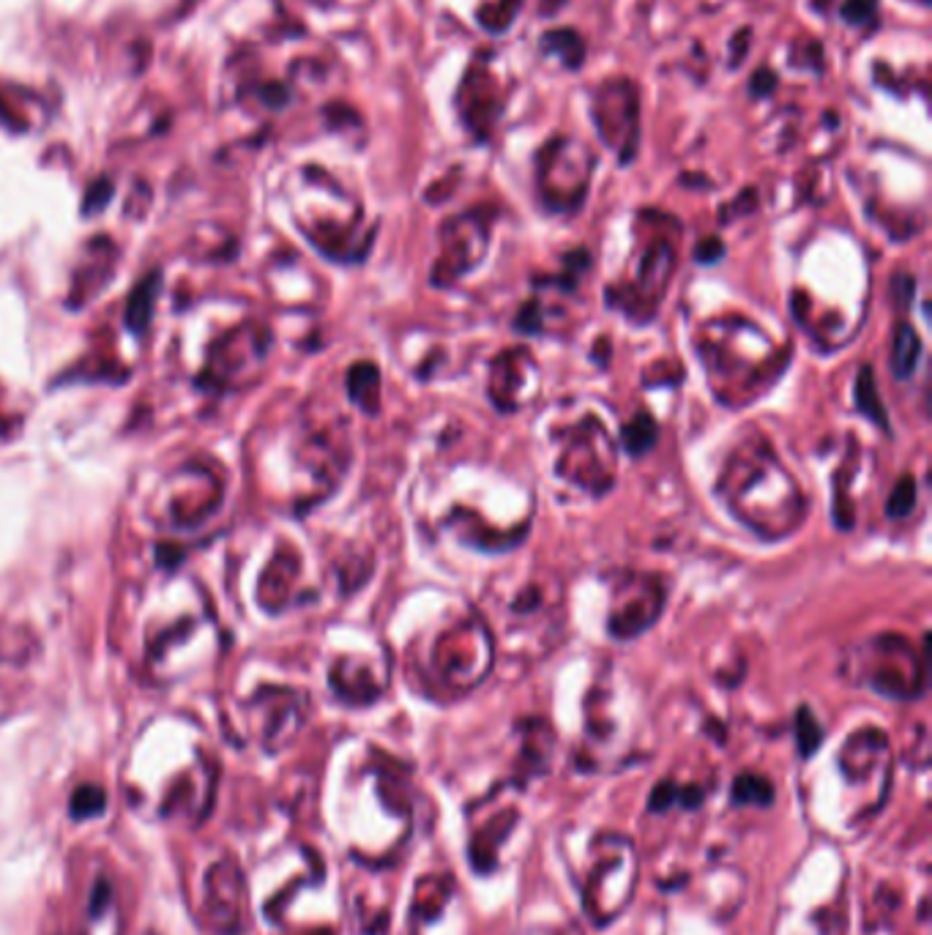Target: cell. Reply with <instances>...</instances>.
<instances>
[{
	"instance_id": "4",
	"label": "cell",
	"mask_w": 932,
	"mask_h": 935,
	"mask_svg": "<svg viewBox=\"0 0 932 935\" xmlns=\"http://www.w3.org/2000/svg\"><path fill=\"white\" fill-rule=\"evenodd\" d=\"M156 287H159V277H148L145 282H140V287L135 290L132 301H128V309H126V323L128 329L135 331H143L148 317H151V307H153V299H156Z\"/></svg>"
},
{
	"instance_id": "6",
	"label": "cell",
	"mask_w": 932,
	"mask_h": 935,
	"mask_svg": "<svg viewBox=\"0 0 932 935\" xmlns=\"http://www.w3.org/2000/svg\"><path fill=\"white\" fill-rule=\"evenodd\" d=\"M856 400H858L861 413H866V416L873 418V422H878V427L889 430V425H886V413H883V408L878 405V392H875V380H873V370H870V367L861 370V375H858Z\"/></svg>"
},
{
	"instance_id": "13",
	"label": "cell",
	"mask_w": 932,
	"mask_h": 935,
	"mask_svg": "<svg viewBox=\"0 0 932 935\" xmlns=\"http://www.w3.org/2000/svg\"><path fill=\"white\" fill-rule=\"evenodd\" d=\"M722 252H725L722 241H719V238H709V241L700 244L697 261H700V263H714V261H719V257H722Z\"/></svg>"
},
{
	"instance_id": "11",
	"label": "cell",
	"mask_w": 932,
	"mask_h": 935,
	"mask_svg": "<svg viewBox=\"0 0 932 935\" xmlns=\"http://www.w3.org/2000/svg\"><path fill=\"white\" fill-rule=\"evenodd\" d=\"M875 12H878V0H845L843 19L850 25H861L866 19H873Z\"/></svg>"
},
{
	"instance_id": "9",
	"label": "cell",
	"mask_w": 932,
	"mask_h": 935,
	"mask_svg": "<svg viewBox=\"0 0 932 935\" xmlns=\"http://www.w3.org/2000/svg\"><path fill=\"white\" fill-rule=\"evenodd\" d=\"M771 796H774V791H771L768 780L763 777H755V774H744L742 780L735 783L733 788V801H760V804H768Z\"/></svg>"
},
{
	"instance_id": "2",
	"label": "cell",
	"mask_w": 932,
	"mask_h": 935,
	"mask_svg": "<svg viewBox=\"0 0 932 935\" xmlns=\"http://www.w3.org/2000/svg\"><path fill=\"white\" fill-rule=\"evenodd\" d=\"M919 359H921V339L916 337V331L911 326H899L897 334H894V345H891L894 375L899 380H905L908 375H913Z\"/></svg>"
},
{
	"instance_id": "5",
	"label": "cell",
	"mask_w": 932,
	"mask_h": 935,
	"mask_svg": "<svg viewBox=\"0 0 932 935\" xmlns=\"http://www.w3.org/2000/svg\"><path fill=\"white\" fill-rule=\"evenodd\" d=\"M656 440V425L651 416H637L632 425L624 427V448L629 451V455H642V451H649Z\"/></svg>"
},
{
	"instance_id": "14",
	"label": "cell",
	"mask_w": 932,
	"mask_h": 935,
	"mask_svg": "<svg viewBox=\"0 0 932 935\" xmlns=\"http://www.w3.org/2000/svg\"><path fill=\"white\" fill-rule=\"evenodd\" d=\"M110 902V886L107 881H99L96 884V892H93V906H90V914H99L105 906Z\"/></svg>"
},
{
	"instance_id": "1",
	"label": "cell",
	"mask_w": 932,
	"mask_h": 935,
	"mask_svg": "<svg viewBox=\"0 0 932 935\" xmlns=\"http://www.w3.org/2000/svg\"><path fill=\"white\" fill-rule=\"evenodd\" d=\"M206 914L219 935H236L244 914V881L230 859L216 861L206 873Z\"/></svg>"
},
{
	"instance_id": "10",
	"label": "cell",
	"mask_w": 932,
	"mask_h": 935,
	"mask_svg": "<svg viewBox=\"0 0 932 935\" xmlns=\"http://www.w3.org/2000/svg\"><path fill=\"white\" fill-rule=\"evenodd\" d=\"M820 738H823V730L815 722V717L810 714V708H801L798 712V747H801V752L812 755L815 747L820 744Z\"/></svg>"
},
{
	"instance_id": "8",
	"label": "cell",
	"mask_w": 932,
	"mask_h": 935,
	"mask_svg": "<svg viewBox=\"0 0 932 935\" xmlns=\"http://www.w3.org/2000/svg\"><path fill=\"white\" fill-rule=\"evenodd\" d=\"M913 506H916V481H913V476H905V479H899L897 490L886 501V514L894 520H903L913 511Z\"/></svg>"
},
{
	"instance_id": "3",
	"label": "cell",
	"mask_w": 932,
	"mask_h": 935,
	"mask_svg": "<svg viewBox=\"0 0 932 935\" xmlns=\"http://www.w3.org/2000/svg\"><path fill=\"white\" fill-rule=\"evenodd\" d=\"M541 50L544 52H555L566 60L569 69H577L586 58V47L580 42V36L574 30H550V34L541 36Z\"/></svg>"
},
{
	"instance_id": "12",
	"label": "cell",
	"mask_w": 932,
	"mask_h": 935,
	"mask_svg": "<svg viewBox=\"0 0 932 935\" xmlns=\"http://www.w3.org/2000/svg\"><path fill=\"white\" fill-rule=\"evenodd\" d=\"M774 88H777V77H774V72H768V69H757V72L752 74L749 90H752L755 96H771V93H774Z\"/></svg>"
},
{
	"instance_id": "7",
	"label": "cell",
	"mask_w": 932,
	"mask_h": 935,
	"mask_svg": "<svg viewBox=\"0 0 932 935\" xmlns=\"http://www.w3.org/2000/svg\"><path fill=\"white\" fill-rule=\"evenodd\" d=\"M107 807V796L99 785H82L72 796V815L74 818H96Z\"/></svg>"
}]
</instances>
